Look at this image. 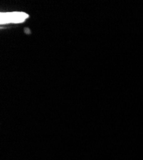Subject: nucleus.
<instances>
[{
	"instance_id": "f257e3e1",
	"label": "nucleus",
	"mask_w": 143,
	"mask_h": 160,
	"mask_svg": "<svg viewBox=\"0 0 143 160\" xmlns=\"http://www.w3.org/2000/svg\"><path fill=\"white\" fill-rule=\"evenodd\" d=\"M28 18V15L24 12H8L0 14V22L1 24L9 22H21Z\"/></svg>"
}]
</instances>
